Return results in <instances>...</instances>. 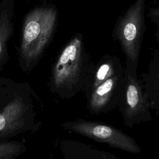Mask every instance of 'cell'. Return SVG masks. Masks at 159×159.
<instances>
[{"instance_id":"1","label":"cell","mask_w":159,"mask_h":159,"mask_svg":"<svg viewBox=\"0 0 159 159\" xmlns=\"http://www.w3.org/2000/svg\"><path fill=\"white\" fill-rule=\"evenodd\" d=\"M93 66L83 50L81 39L75 37L64 47L53 65V91L63 98L75 96L83 91Z\"/></svg>"},{"instance_id":"2","label":"cell","mask_w":159,"mask_h":159,"mask_svg":"<svg viewBox=\"0 0 159 159\" xmlns=\"http://www.w3.org/2000/svg\"><path fill=\"white\" fill-rule=\"evenodd\" d=\"M57 18L56 9L40 5L30 9L22 24L19 48V60L26 68L35 65L48 45Z\"/></svg>"},{"instance_id":"3","label":"cell","mask_w":159,"mask_h":159,"mask_svg":"<svg viewBox=\"0 0 159 159\" xmlns=\"http://www.w3.org/2000/svg\"><path fill=\"white\" fill-rule=\"evenodd\" d=\"M61 125L65 130L107 144L112 148L135 155L140 154L142 152L133 137L113 126L102 122L78 119L65 122Z\"/></svg>"},{"instance_id":"4","label":"cell","mask_w":159,"mask_h":159,"mask_svg":"<svg viewBox=\"0 0 159 159\" xmlns=\"http://www.w3.org/2000/svg\"><path fill=\"white\" fill-rule=\"evenodd\" d=\"M145 0H136L120 24L118 35L126 58L125 69L137 77V64L143 25Z\"/></svg>"},{"instance_id":"5","label":"cell","mask_w":159,"mask_h":159,"mask_svg":"<svg viewBox=\"0 0 159 159\" xmlns=\"http://www.w3.org/2000/svg\"><path fill=\"white\" fill-rule=\"evenodd\" d=\"M124 124L130 128L153 120L140 80L124 68V82L118 106Z\"/></svg>"},{"instance_id":"6","label":"cell","mask_w":159,"mask_h":159,"mask_svg":"<svg viewBox=\"0 0 159 159\" xmlns=\"http://www.w3.org/2000/svg\"><path fill=\"white\" fill-rule=\"evenodd\" d=\"M124 82V68H121L96 87L86 98L90 114L107 113L119 106Z\"/></svg>"},{"instance_id":"7","label":"cell","mask_w":159,"mask_h":159,"mask_svg":"<svg viewBox=\"0 0 159 159\" xmlns=\"http://www.w3.org/2000/svg\"><path fill=\"white\" fill-rule=\"evenodd\" d=\"M27 106L20 97L14 98L0 112V138L22 129Z\"/></svg>"},{"instance_id":"8","label":"cell","mask_w":159,"mask_h":159,"mask_svg":"<svg viewBox=\"0 0 159 159\" xmlns=\"http://www.w3.org/2000/svg\"><path fill=\"white\" fill-rule=\"evenodd\" d=\"M122 68L117 58L110 56L103 57L96 65L93 64L82 91L86 98L96 87Z\"/></svg>"},{"instance_id":"9","label":"cell","mask_w":159,"mask_h":159,"mask_svg":"<svg viewBox=\"0 0 159 159\" xmlns=\"http://www.w3.org/2000/svg\"><path fill=\"white\" fill-rule=\"evenodd\" d=\"M140 80L150 109L159 112V55L152 57Z\"/></svg>"},{"instance_id":"10","label":"cell","mask_w":159,"mask_h":159,"mask_svg":"<svg viewBox=\"0 0 159 159\" xmlns=\"http://www.w3.org/2000/svg\"><path fill=\"white\" fill-rule=\"evenodd\" d=\"M16 0H2L0 2V65L7 59V42L14 34Z\"/></svg>"},{"instance_id":"11","label":"cell","mask_w":159,"mask_h":159,"mask_svg":"<svg viewBox=\"0 0 159 159\" xmlns=\"http://www.w3.org/2000/svg\"><path fill=\"white\" fill-rule=\"evenodd\" d=\"M61 148L66 159H121L112 153L77 140L63 141Z\"/></svg>"},{"instance_id":"12","label":"cell","mask_w":159,"mask_h":159,"mask_svg":"<svg viewBox=\"0 0 159 159\" xmlns=\"http://www.w3.org/2000/svg\"><path fill=\"white\" fill-rule=\"evenodd\" d=\"M23 148L19 142L0 143V159H14L22 152Z\"/></svg>"}]
</instances>
